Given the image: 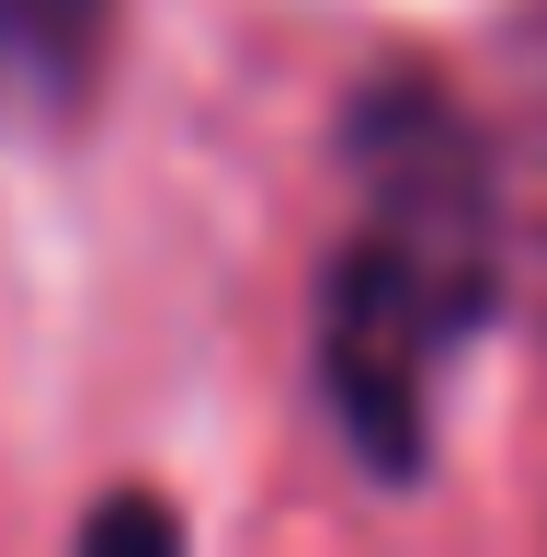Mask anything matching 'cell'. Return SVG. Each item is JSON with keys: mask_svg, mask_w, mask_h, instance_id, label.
<instances>
[{"mask_svg": "<svg viewBox=\"0 0 547 557\" xmlns=\"http://www.w3.org/2000/svg\"><path fill=\"white\" fill-rule=\"evenodd\" d=\"M513 273L502 171L467 103L445 91H365L354 114V227L319 285V387H331L342 444L377 478H422L434 410L457 352L490 331Z\"/></svg>", "mask_w": 547, "mask_h": 557, "instance_id": "1", "label": "cell"}, {"mask_svg": "<svg viewBox=\"0 0 547 557\" xmlns=\"http://www.w3.org/2000/svg\"><path fill=\"white\" fill-rule=\"evenodd\" d=\"M114 0H0V103L12 114H81L104 81Z\"/></svg>", "mask_w": 547, "mask_h": 557, "instance_id": "2", "label": "cell"}, {"mask_svg": "<svg viewBox=\"0 0 547 557\" xmlns=\"http://www.w3.org/2000/svg\"><path fill=\"white\" fill-rule=\"evenodd\" d=\"M513 137L490 148V171H502V227H513V250L547 273V23L525 35V81H513Z\"/></svg>", "mask_w": 547, "mask_h": 557, "instance_id": "3", "label": "cell"}]
</instances>
